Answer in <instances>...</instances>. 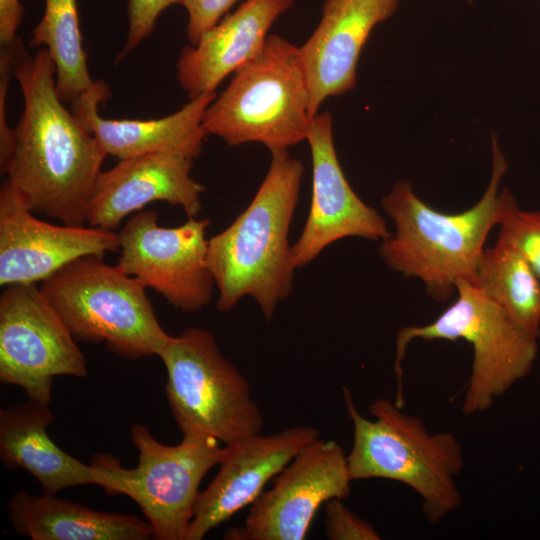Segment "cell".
Returning <instances> with one entry per match:
<instances>
[{
    "instance_id": "cell-1",
    "label": "cell",
    "mask_w": 540,
    "mask_h": 540,
    "mask_svg": "<svg viewBox=\"0 0 540 540\" xmlns=\"http://www.w3.org/2000/svg\"><path fill=\"white\" fill-rule=\"evenodd\" d=\"M13 73L24 108L14 128L7 179L35 214L84 226L94 184L106 156L56 89V70L46 48L34 56L21 38L12 42Z\"/></svg>"
},
{
    "instance_id": "cell-2",
    "label": "cell",
    "mask_w": 540,
    "mask_h": 540,
    "mask_svg": "<svg viewBox=\"0 0 540 540\" xmlns=\"http://www.w3.org/2000/svg\"><path fill=\"white\" fill-rule=\"evenodd\" d=\"M271 155L250 204L226 229L208 239L207 252L218 290L217 310L230 312L250 296L267 322L293 290L296 267L288 235L304 174L303 164L288 151Z\"/></svg>"
},
{
    "instance_id": "cell-3",
    "label": "cell",
    "mask_w": 540,
    "mask_h": 540,
    "mask_svg": "<svg viewBox=\"0 0 540 540\" xmlns=\"http://www.w3.org/2000/svg\"><path fill=\"white\" fill-rule=\"evenodd\" d=\"M492 152L489 186L466 211L433 209L417 197L409 181H398L381 200L395 232L381 242L380 257L403 276L423 281L436 301L450 299L458 280L473 282L485 240L503 214L510 191L504 188L498 194V186L507 163L494 135Z\"/></svg>"
},
{
    "instance_id": "cell-4",
    "label": "cell",
    "mask_w": 540,
    "mask_h": 540,
    "mask_svg": "<svg viewBox=\"0 0 540 540\" xmlns=\"http://www.w3.org/2000/svg\"><path fill=\"white\" fill-rule=\"evenodd\" d=\"M343 396L353 425V445L347 455L352 481L382 478L409 486L421 497L423 513L431 523L461 505L456 477L464 459L453 433H430L419 417L402 412L387 399L370 404L374 419H368L358 411L346 387Z\"/></svg>"
},
{
    "instance_id": "cell-5",
    "label": "cell",
    "mask_w": 540,
    "mask_h": 540,
    "mask_svg": "<svg viewBox=\"0 0 540 540\" xmlns=\"http://www.w3.org/2000/svg\"><path fill=\"white\" fill-rule=\"evenodd\" d=\"M311 120L299 47L269 35L205 109L202 125L230 146L258 142L275 153L306 140Z\"/></svg>"
},
{
    "instance_id": "cell-6",
    "label": "cell",
    "mask_w": 540,
    "mask_h": 540,
    "mask_svg": "<svg viewBox=\"0 0 540 540\" xmlns=\"http://www.w3.org/2000/svg\"><path fill=\"white\" fill-rule=\"evenodd\" d=\"M104 257L78 258L41 282L40 289L77 341L104 343L127 360L158 355L169 338L146 287Z\"/></svg>"
},
{
    "instance_id": "cell-7",
    "label": "cell",
    "mask_w": 540,
    "mask_h": 540,
    "mask_svg": "<svg viewBox=\"0 0 540 540\" xmlns=\"http://www.w3.org/2000/svg\"><path fill=\"white\" fill-rule=\"evenodd\" d=\"M455 287L456 301L433 322L403 327L397 333L395 404L400 408L404 406L402 361L413 339H463L472 346L471 374L462 404L465 415L488 410L497 397L505 394L533 367L539 339L469 281L460 279Z\"/></svg>"
},
{
    "instance_id": "cell-8",
    "label": "cell",
    "mask_w": 540,
    "mask_h": 540,
    "mask_svg": "<svg viewBox=\"0 0 540 540\" xmlns=\"http://www.w3.org/2000/svg\"><path fill=\"white\" fill-rule=\"evenodd\" d=\"M131 442L138 451L133 469L122 467L110 455L94 457L97 485L110 495H126L136 502L154 539L185 540L200 484L219 465L225 446L204 434H183L177 445L162 444L142 424L131 427Z\"/></svg>"
},
{
    "instance_id": "cell-9",
    "label": "cell",
    "mask_w": 540,
    "mask_h": 540,
    "mask_svg": "<svg viewBox=\"0 0 540 540\" xmlns=\"http://www.w3.org/2000/svg\"><path fill=\"white\" fill-rule=\"evenodd\" d=\"M167 372L166 397L183 434H204L224 445L260 433L264 418L246 377L206 329L169 336L157 355Z\"/></svg>"
},
{
    "instance_id": "cell-10",
    "label": "cell",
    "mask_w": 540,
    "mask_h": 540,
    "mask_svg": "<svg viewBox=\"0 0 540 540\" xmlns=\"http://www.w3.org/2000/svg\"><path fill=\"white\" fill-rule=\"evenodd\" d=\"M86 375L84 353L40 287L5 286L0 296V381L49 405L55 377Z\"/></svg>"
},
{
    "instance_id": "cell-11",
    "label": "cell",
    "mask_w": 540,
    "mask_h": 540,
    "mask_svg": "<svg viewBox=\"0 0 540 540\" xmlns=\"http://www.w3.org/2000/svg\"><path fill=\"white\" fill-rule=\"evenodd\" d=\"M209 225V219L190 217L162 227L154 210L139 211L118 232L116 265L175 309L198 312L210 304L215 286L207 262Z\"/></svg>"
},
{
    "instance_id": "cell-12",
    "label": "cell",
    "mask_w": 540,
    "mask_h": 540,
    "mask_svg": "<svg viewBox=\"0 0 540 540\" xmlns=\"http://www.w3.org/2000/svg\"><path fill=\"white\" fill-rule=\"evenodd\" d=\"M347 455L334 440L318 439L273 479L226 540H303L322 504L351 493Z\"/></svg>"
},
{
    "instance_id": "cell-13",
    "label": "cell",
    "mask_w": 540,
    "mask_h": 540,
    "mask_svg": "<svg viewBox=\"0 0 540 540\" xmlns=\"http://www.w3.org/2000/svg\"><path fill=\"white\" fill-rule=\"evenodd\" d=\"M35 215L6 178L0 187L1 286L43 282L78 258L119 252L116 231L56 225Z\"/></svg>"
},
{
    "instance_id": "cell-14",
    "label": "cell",
    "mask_w": 540,
    "mask_h": 540,
    "mask_svg": "<svg viewBox=\"0 0 540 540\" xmlns=\"http://www.w3.org/2000/svg\"><path fill=\"white\" fill-rule=\"evenodd\" d=\"M320 438L311 426H295L272 434H252L225 445L219 470L200 491L185 540H201L217 526L252 505L300 452Z\"/></svg>"
},
{
    "instance_id": "cell-15",
    "label": "cell",
    "mask_w": 540,
    "mask_h": 540,
    "mask_svg": "<svg viewBox=\"0 0 540 540\" xmlns=\"http://www.w3.org/2000/svg\"><path fill=\"white\" fill-rule=\"evenodd\" d=\"M306 140L312 157V198L304 228L291 249L295 267L309 264L326 247L343 238H389L392 233L383 217L356 195L345 178L329 112L311 120Z\"/></svg>"
},
{
    "instance_id": "cell-16",
    "label": "cell",
    "mask_w": 540,
    "mask_h": 540,
    "mask_svg": "<svg viewBox=\"0 0 540 540\" xmlns=\"http://www.w3.org/2000/svg\"><path fill=\"white\" fill-rule=\"evenodd\" d=\"M194 159L172 152H154L121 159L98 175L86 223L115 231L129 214L154 201L181 207L187 217L201 211L205 187L191 177Z\"/></svg>"
},
{
    "instance_id": "cell-17",
    "label": "cell",
    "mask_w": 540,
    "mask_h": 540,
    "mask_svg": "<svg viewBox=\"0 0 540 540\" xmlns=\"http://www.w3.org/2000/svg\"><path fill=\"white\" fill-rule=\"evenodd\" d=\"M399 0H325L321 20L299 47L313 119L328 97L350 91L362 47L373 28L388 19Z\"/></svg>"
},
{
    "instance_id": "cell-18",
    "label": "cell",
    "mask_w": 540,
    "mask_h": 540,
    "mask_svg": "<svg viewBox=\"0 0 540 540\" xmlns=\"http://www.w3.org/2000/svg\"><path fill=\"white\" fill-rule=\"evenodd\" d=\"M109 96L108 84L97 80L70 103L72 113L106 155L121 160L154 152L178 153L192 159L201 154L207 136L202 118L216 92L189 100L171 115L149 120L102 117L98 108Z\"/></svg>"
},
{
    "instance_id": "cell-19",
    "label": "cell",
    "mask_w": 540,
    "mask_h": 540,
    "mask_svg": "<svg viewBox=\"0 0 540 540\" xmlns=\"http://www.w3.org/2000/svg\"><path fill=\"white\" fill-rule=\"evenodd\" d=\"M294 0H246L223 17L196 45L182 48L177 78L189 100L215 92L231 73L253 60L262 50L268 31Z\"/></svg>"
},
{
    "instance_id": "cell-20",
    "label": "cell",
    "mask_w": 540,
    "mask_h": 540,
    "mask_svg": "<svg viewBox=\"0 0 540 540\" xmlns=\"http://www.w3.org/2000/svg\"><path fill=\"white\" fill-rule=\"evenodd\" d=\"M54 420L49 405L28 401L0 410V458L10 470L24 469L43 493L86 484L97 485L95 466L85 464L57 446L48 434Z\"/></svg>"
},
{
    "instance_id": "cell-21",
    "label": "cell",
    "mask_w": 540,
    "mask_h": 540,
    "mask_svg": "<svg viewBox=\"0 0 540 540\" xmlns=\"http://www.w3.org/2000/svg\"><path fill=\"white\" fill-rule=\"evenodd\" d=\"M14 530L32 540H147L148 521L131 514L101 512L83 504L19 490L7 502Z\"/></svg>"
},
{
    "instance_id": "cell-22",
    "label": "cell",
    "mask_w": 540,
    "mask_h": 540,
    "mask_svg": "<svg viewBox=\"0 0 540 540\" xmlns=\"http://www.w3.org/2000/svg\"><path fill=\"white\" fill-rule=\"evenodd\" d=\"M471 284L540 339V279L516 248L499 241L484 248Z\"/></svg>"
},
{
    "instance_id": "cell-23",
    "label": "cell",
    "mask_w": 540,
    "mask_h": 540,
    "mask_svg": "<svg viewBox=\"0 0 540 540\" xmlns=\"http://www.w3.org/2000/svg\"><path fill=\"white\" fill-rule=\"evenodd\" d=\"M30 45H45L48 50L55 65L56 89L64 103H71L94 83L82 46L76 0H45Z\"/></svg>"
},
{
    "instance_id": "cell-24",
    "label": "cell",
    "mask_w": 540,
    "mask_h": 540,
    "mask_svg": "<svg viewBox=\"0 0 540 540\" xmlns=\"http://www.w3.org/2000/svg\"><path fill=\"white\" fill-rule=\"evenodd\" d=\"M497 241L516 248L540 279V211L521 210L509 194Z\"/></svg>"
},
{
    "instance_id": "cell-25",
    "label": "cell",
    "mask_w": 540,
    "mask_h": 540,
    "mask_svg": "<svg viewBox=\"0 0 540 540\" xmlns=\"http://www.w3.org/2000/svg\"><path fill=\"white\" fill-rule=\"evenodd\" d=\"M331 499L325 508V535L330 540H380L375 528L360 518L343 502Z\"/></svg>"
},
{
    "instance_id": "cell-26",
    "label": "cell",
    "mask_w": 540,
    "mask_h": 540,
    "mask_svg": "<svg viewBox=\"0 0 540 540\" xmlns=\"http://www.w3.org/2000/svg\"><path fill=\"white\" fill-rule=\"evenodd\" d=\"M181 0H128V33L118 60L132 52L154 31L160 14Z\"/></svg>"
},
{
    "instance_id": "cell-27",
    "label": "cell",
    "mask_w": 540,
    "mask_h": 540,
    "mask_svg": "<svg viewBox=\"0 0 540 540\" xmlns=\"http://www.w3.org/2000/svg\"><path fill=\"white\" fill-rule=\"evenodd\" d=\"M239 0H181L187 12L186 35L190 45L213 28Z\"/></svg>"
},
{
    "instance_id": "cell-28",
    "label": "cell",
    "mask_w": 540,
    "mask_h": 540,
    "mask_svg": "<svg viewBox=\"0 0 540 540\" xmlns=\"http://www.w3.org/2000/svg\"><path fill=\"white\" fill-rule=\"evenodd\" d=\"M13 73L12 43L1 45L0 53V172L5 175L10 165L14 148V129L6 120L7 89Z\"/></svg>"
},
{
    "instance_id": "cell-29",
    "label": "cell",
    "mask_w": 540,
    "mask_h": 540,
    "mask_svg": "<svg viewBox=\"0 0 540 540\" xmlns=\"http://www.w3.org/2000/svg\"><path fill=\"white\" fill-rule=\"evenodd\" d=\"M23 14L20 0H0V45H8L17 38Z\"/></svg>"
}]
</instances>
